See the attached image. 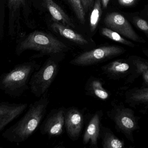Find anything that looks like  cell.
<instances>
[{"instance_id": "obj_1", "label": "cell", "mask_w": 148, "mask_h": 148, "mask_svg": "<svg viewBox=\"0 0 148 148\" xmlns=\"http://www.w3.org/2000/svg\"><path fill=\"white\" fill-rule=\"evenodd\" d=\"M49 103L47 93L31 103L23 116L2 133L3 137L12 143H21L27 140L40 125Z\"/></svg>"}, {"instance_id": "obj_2", "label": "cell", "mask_w": 148, "mask_h": 148, "mask_svg": "<svg viewBox=\"0 0 148 148\" xmlns=\"http://www.w3.org/2000/svg\"><path fill=\"white\" fill-rule=\"evenodd\" d=\"M40 67L35 61L15 65L9 71L1 75L0 89L11 97H20L29 88L30 78Z\"/></svg>"}, {"instance_id": "obj_3", "label": "cell", "mask_w": 148, "mask_h": 148, "mask_svg": "<svg viewBox=\"0 0 148 148\" xmlns=\"http://www.w3.org/2000/svg\"><path fill=\"white\" fill-rule=\"evenodd\" d=\"M68 47L50 34L40 31L30 33L22 41L16 50L17 55H20L27 50L40 52L42 55H53L66 51Z\"/></svg>"}, {"instance_id": "obj_4", "label": "cell", "mask_w": 148, "mask_h": 148, "mask_svg": "<svg viewBox=\"0 0 148 148\" xmlns=\"http://www.w3.org/2000/svg\"><path fill=\"white\" fill-rule=\"evenodd\" d=\"M58 54L51 55L43 65L33 73L30 78L29 89L36 97L40 98L47 94L57 76L62 61L61 57L57 56Z\"/></svg>"}, {"instance_id": "obj_5", "label": "cell", "mask_w": 148, "mask_h": 148, "mask_svg": "<svg viewBox=\"0 0 148 148\" xmlns=\"http://www.w3.org/2000/svg\"><path fill=\"white\" fill-rule=\"evenodd\" d=\"M108 117L114 123L116 130L130 142L134 143V133L140 129L138 119L133 109L122 103H114L107 112Z\"/></svg>"}, {"instance_id": "obj_6", "label": "cell", "mask_w": 148, "mask_h": 148, "mask_svg": "<svg viewBox=\"0 0 148 148\" xmlns=\"http://www.w3.org/2000/svg\"><path fill=\"white\" fill-rule=\"evenodd\" d=\"M125 51L123 48L116 45L102 46L80 54L71 60L70 63L81 67L92 66L120 55Z\"/></svg>"}, {"instance_id": "obj_7", "label": "cell", "mask_w": 148, "mask_h": 148, "mask_svg": "<svg viewBox=\"0 0 148 148\" xmlns=\"http://www.w3.org/2000/svg\"><path fill=\"white\" fill-rule=\"evenodd\" d=\"M66 108L60 107L51 110L40 127L41 134L49 137L60 136L65 128Z\"/></svg>"}, {"instance_id": "obj_8", "label": "cell", "mask_w": 148, "mask_h": 148, "mask_svg": "<svg viewBox=\"0 0 148 148\" xmlns=\"http://www.w3.org/2000/svg\"><path fill=\"white\" fill-rule=\"evenodd\" d=\"M103 21L108 28L132 41L143 42L128 21L121 14L116 12L109 13L106 16Z\"/></svg>"}, {"instance_id": "obj_9", "label": "cell", "mask_w": 148, "mask_h": 148, "mask_svg": "<svg viewBox=\"0 0 148 148\" xmlns=\"http://www.w3.org/2000/svg\"><path fill=\"white\" fill-rule=\"evenodd\" d=\"M84 116L81 110L76 107L66 109L65 128L68 136L75 141L79 139L83 127Z\"/></svg>"}, {"instance_id": "obj_10", "label": "cell", "mask_w": 148, "mask_h": 148, "mask_svg": "<svg viewBox=\"0 0 148 148\" xmlns=\"http://www.w3.org/2000/svg\"><path fill=\"white\" fill-rule=\"evenodd\" d=\"M102 73L112 80H119L130 75L132 73L136 75L135 68L132 62L124 60H117L101 67Z\"/></svg>"}, {"instance_id": "obj_11", "label": "cell", "mask_w": 148, "mask_h": 148, "mask_svg": "<svg viewBox=\"0 0 148 148\" xmlns=\"http://www.w3.org/2000/svg\"><path fill=\"white\" fill-rule=\"evenodd\" d=\"M103 113L102 110L96 111L93 114L87 124L83 136V143L89 144L92 148H98V140L100 138V130Z\"/></svg>"}, {"instance_id": "obj_12", "label": "cell", "mask_w": 148, "mask_h": 148, "mask_svg": "<svg viewBox=\"0 0 148 148\" xmlns=\"http://www.w3.org/2000/svg\"><path fill=\"white\" fill-rule=\"evenodd\" d=\"M27 103H11L0 102V132L27 109Z\"/></svg>"}, {"instance_id": "obj_13", "label": "cell", "mask_w": 148, "mask_h": 148, "mask_svg": "<svg viewBox=\"0 0 148 148\" xmlns=\"http://www.w3.org/2000/svg\"><path fill=\"white\" fill-rule=\"evenodd\" d=\"M104 83L100 78L91 76L85 84V94L97 100L106 101L110 98V95L103 87Z\"/></svg>"}, {"instance_id": "obj_14", "label": "cell", "mask_w": 148, "mask_h": 148, "mask_svg": "<svg viewBox=\"0 0 148 148\" xmlns=\"http://www.w3.org/2000/svg\"><path fill=\"white\" fill-rule=\"evenodd\" d=\"M43 2L52 17L56 21L67 27H75L69 17L53 0H43Z\"/></svg>"}, {"instance_id": "obj_15", "label": "cell", "mask_w": 148, "mask_h": 148, "mask_svg": "<svg viewBox=\"0 0 148 148\" xmlns=\"http://www.w3.org/2000/svg\"><path fill=\"white\" fill-rule=\"evenodd\" d=\"M125 102L130 106L148 104V87L135 88L125 94Z\"/></svg>"}, {"instance_id": "obj_16", "label": "cell", "mask_w": 148, "mask_h": 148, "mask_svg": "<svg viewBox=\"0 0 148 148\" xmlns=\"http://www.w3.org/2000/svg\"><path fill=\"white\" fill-rule=\"evenodd\" d=\"M51 27L56 33L77 44L84 45L88 43V41L82 35L63 24L58 22L54 23L51 25Z\"/></svg>"}, {"instance_id": "obj_17", "label": "cell", "mask_w": 148, "mask_h": 148, "mask_svg": "<svg viewBox=\"0 0 148 148\" xmlns=\"http://www.w3.org/2000/svg\"><path fill=\"white\" fill-rule=\"evenodd\" d=\"M100 138L102 140L103 148H122L125 147V143L119 139L112 130L103 125H101Z\"/></svg>"}, {"instance_id": "obj_18", "label": "cell", "mask_w": 148, "mask_h": 148, "mask_svg": "<svg viewBox=\"0 0 148 148\" xmlns=\"http://www.w3.org/2000/svg\"><path fill=\"white\" fill-rule=\"evenodd\" d=\"M131 61L135 68L136 75L142 76L144 84L148 86V61L137 57L132 58Z\"/></svg>"}, {"instance_id": "obj_19", "label": "cell", "mask_w": 148, "mask_h": 148, "mask_svg": "<svg viewBox=\"0 0 148 148\" xmlns=\"http://www.w3.org/2000/svg\"><path fill=\"white\" fill-rule=\"evenodd\" d=\"M102 13L101 0H95L90 17V28L91 32H94L96 29L99 23Z\"/></svg>"}, {"instance_id": "obj_20", "label": "cell", "mask_w": 148, "mask_h": 148, "mask_svg": "<svg viewBox=\"0 0 148 148\" xmlns=\"http://www.w3.org/2000/svg\"><path fill=\"white\" fill-rule=\"evenodd\" d=\"M101 32L103 35L116 42L129 46L131 47H134L135 46L133 43L124 39L119 33L108 28H103Z\"/></svg>"}, {"instance_id": "obj_21", "label": "cell", "mask_w": 148, "mask_h": 148, "mask_svg": "<svg viewBox=\"0 0 148 148\" xmlns=\"http://www.w3.org/2000/svg\"><path fill=\"white\" fill-rule=\"evenodd\" d=\"M77 17L80 22L84 23L85 21V12L81 0H69Z\"/></svg>"}, {"instance_id": "obj_22", "label": "cell", "mask_w": 148, "mask_h": 148, "mask_svg": "<svg viewBox=\"0 0 148 148\" xmlns=\"http://www.w3.org/2000/svg\"><path fill=\"white\" fill-rule=\"evenodd\" d=\"M135 18V17H134ZM135 21L137 27L143 31L148 34V23L145 20L139 18H135Z\"/></svg>"}, {"instance_id": "obj_23", "label": "cell", "mask_w": 148, "mask_h": 148, "mask_svg": "<svg viewBox=\"0 0 148 148\" xmlns=\"http://www.w3.org/2000/svg\"><path fill=\"white\" fill-rule=\"evenodd\" d=\"M85 12L88 11L94 4L95 0H81Z\"/></svg>"}, {"instance_id": "obj_24", "label": "cell", "mask_w": 148, "mask_h": 148, "mask_svg": "<svg viewBox=\"0 0 148 148\" xmlns=\"http://www.w3.org/2000/svg\"><path fill=\"white\" fill-rule=\"evenodd\" d=\"M25 0H8L10 8H17L22 4H24Z\"/></svg>"}, {"instance_id": "obj_25", "label": "cell", "mask_w": 148, "mask_h": 148, "mask_svg": "<svg viewBox=\"0 0 148 148\" xmlns=\"http://www.w3.org/2000/svg\"><path fill=\"white\" fill-rule=\"evenodd\" d=\"M118 2L123 6H130L134 4L136 0H118Z\"/></svg>"}, {"instance_id": "obj_26", "label": "cell", "mask_w": 148, "mask_h": 148, "mask_svg": "<svg viewBox=\"0 0 148 148\" xmlns=\"http://www.w3.org/2000/svg\"><path fill=\"white\" fill-rule=\"evenodd\" d=\"M102 5L103 8H107L108 7V4L110 0H101Z\"/></svg>"}, {"instance_id": "obj_27", "label": "cell", "mask_w": 148, "mask_h": 148, "mask_svg": "<svg viewBox=\"0 0 148 148\" xmlns=\"http://www.w3.org/2000/svg\"><path fill=\"white\" fill-rule=\"evenodd\" d=\"M147 15L148 17V10L147 11Z\"/></svg>"}, {"instance_id": "obj_28", "label": "cell", "mask_w": 148, "mask_h": 148, "mask_svg": "<svg viewBox=\"0 0 148 148\" xmlns=\"http://www.w3.org/2000/svg\"><path fill=\"white\" fill-rule=\"evenodd\" d=\"M147 56H148V54H147Z\"/></svg>"}]
</instances>
